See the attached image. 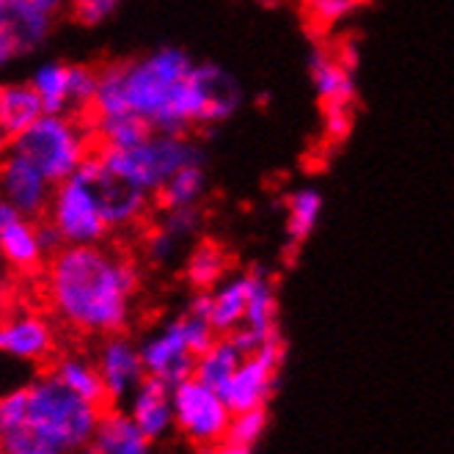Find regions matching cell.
Returning a JSON list of instances; mask_svg holds the SVG:
<instances>
[{
  "mask_svg": "<svg viewBox=\"0 0 454 454\" xmlns=\"http://www.w3.org/2000/svg\"><path fill=\"white\" fill-rule=\"evenodd\" d=\"M141 358L149 375L160 378L171 391L184 380L196 378L199 358L191 353L188 339H184L182 319H174V323L163 325L154 336H149L141 344Z\"/></svg>",
  "mask_w": 454,
  "mask_h": 454,
  "instance_id": "obj_11",
  "label": "cell"
},
{
  "mask_svg": "<svg viewBox=\"0 0 454 454\" xmlns=\"http://www.w3.org/2000/svg\"><path fill=\"white\" fill-rule=\"evenodd\" d=\"M6 149L28 157L52 184L74 176L91 157L89 132L67 114H44L20 138L6 144Z\"/></svg>",
  "mask_w": 454,
  "mask_h": 454,
  "instance_id": "obj_5",
  "label": "cell"
},
{
  "mask_svg": "<svg viewBox=\"0 0 454 454\" xmlns=\"http://www.w3.org/2000/svg\"><path fill=\"white\" fill-rule=\"evenodd\" d=\"M47 221L61 231L67 246H102V239L114 231L105 218L97 184V154H91L74 176L56 184Z\"/></svg>",
  "mask_w": 454,
  "mask_h": 454,
  "instance_id": "obj_6",
  "label": "cell"
},
{
  "mask_svg": "<svg viewBox=\"0 0 454 454\" xmlns=\"http://www.w3.org/2000/svg\"><path fill=\"white\" fill-rule=\"evenodd\" d=\"M193 67L191 56L179 47H157L149 56L124 64L129 111L149 121L152 129L166 132L174 94L191 77Z\"/></svg>",
  "mask_w": 454,
  "mask_h": 454,
  "instance_id": "obj_3",
  "label": "cell"
},
{
  "mask_svg": "<svg viewBox=\"0 0 454 454\" xmlns=\"http://www.w3.org/2000/svg\"><path fill=\"white\" fill-rule=\"evenodd\" d=\"M0 446H4V454H61L56 446H50L42 435H36L28 424L0 435Z\"/></svg>",
  "mask_w": 454,
  "mask_h": 454,
  "instance_id": "obj_31",
  "label": "cell"
},
{
  "mask_svg": "<svg viewBox=\"0 0 454 454\" xmlns=\"http://www.w3.org/2000/svg\"><path fill=\"white\" fill-rule=\"evenodd\" d=\"M28 411H31V391L28 388L9 391L0 399V433H9L28 424Z\"/></svg>",
  "mask_w": 454,
  "mask_h": 454,
  "instance_id": "obj_32",
  "label": "cell"
},
{
  "mask_svg": "<svg viewBox=\"0 0 454 454\" xmlns=\"http://www.w3.org/2000/svg\"><path fill=\"white\" fill-rule=\"evenodd\" d=\"M36 4H39L42 9H47L50 14H59V12L69 4V0H36Z\"/></svg>",
  "mask_w": 454,
  "mask_h": 454,
  "instance_id": "obj_43",
  "label": "cell"
},
{
  "mask_svg": "<svg viewBox=\"0 0 454 454\" xmlns=\"http://www.w3.org/2000/svg\"><path fill=\"white\" fill-rule=\"evenodd\" d=\"M191 314L204 317V319H209V317H212V289H207V292H196V298L191 301Z\"/></svg>",
  "mask_w": 454,
  "mask_h": 454,
  "instance_id": "obj_40",
  "label": "cell"
},
{
  "mask_svg": "<svg viewBox=\"0 0 454 454\" xmlns=\"http://www.w3.org/2000/svg\"><path fill=\"white\" fill-rule=\"evenodd\" d=\"M166 215L160 221V229L168 231L171 237H176L179 243L188 239L199 231L201 226V209L199 207H179V209H163Z\"/></svg>",
  "mask_w": 454,
  "mask_h": 454,
  "instance_id": "obj_36",
  "label": "cell"
},
{
  "mask_svg": "<svg viewBox=\"0 0 454 454\" xmlns=\"http://www.w3.org/2000/svg\"><path fill=\"white\" fill-rule=\"evenodd\" d=\"M28 391H31L28 427L50 446H56L61 454H69V451H80L94 441L105 413L102 408L86 403L83 396L64 386L56 375L34 380Z\"/></svg>",
  "mask_w": 454,
  "mask_h": 454,
  "instance_id": "obj_2",
  "label": "cell"
},
{
  "mask_svg": "<svg viewBox=\"0 0 454 454\" xmlns=\"http://www.w3.org/2000/svg\"><path fill=\"white\" fill-rule=\"evenodd\" d=\"M97 184L102 193V207H105V218H108L111 229H124L138 223L146 209H149V193L136 188L132 182L116 176L108 166L102 163V157L97 154Z\"/></svg>",
  "mask_w": 454,
  "mask_h": 454,
  "instance_id": "obj_14",
  "label": "cell"
},
{
  "mask_svg": "<svg viewBox=\"0 0 454 454\" xmlns=\"http://www.w3.org/2000/svg\"><path fill=\"white\" fill-rule=\"evenodd\" d=\"M182 319V331H184V339H188V347H191V353L199 358V356H204L212 344L218 341V331L212 328V323L209 319H204V317H196V314H184V317H179Z\"/></svg>",
  "mask_w": 454,
  "mask_h": 454,
  "instance_id": "obj_35",
  "label": "cell"
},
{
  "mask_svg": "<svg viewBox=\"0 0 454 454\" xmlns=\"http://www.w3.org/2000/svg\"><path fill=\"white\" fill-rule=\"evenodd\" d=\"M44 116V102L28 83H6L0 91V136L6 144L20 138L31 124Z\"/></svg>",
  "mask_w": 454,
  "mask_h": 454,
  "instance_id": "obj_18",
  "label": "cell"
},
{
  "mask_svg": "<svg viewBox=\"0 0 454 454\" xmlns=\"http://www.w3.org/2000/svg\"><path fill=\"white\" fill-rule=\"evenodd\" d=\"M243 361H246V356L239 353V347L229 336H223V339H218L215 344H212L204 356H199L196 378L221 394L229 386V380L234 378V372L239 369V364H243Z\"/></svg>",
  "mask_w": 454,
  "mask_h": 454,
  "instance_id": "obj_22",
  "label": "cell"
},
{
  "mask_svg": "<svg viewBox=\"0 0 454 454\" xmlns=\"http://www.w3.org/2000/svg\"><path fill=\"white\" fill-rule=\"evenodd\" d=\"M281 364H284L281 336L262 344L254 356H246V361L239 364L229 386L221 391L229 411L246 413V411L267 408V403H270V396L276 391V383H278Z\"/></svg>",
  "mask_w": 454,
  "mask_h": 454,
  "instance_id": "obj_8",
  "label": "cell"
},
{
  "mask_svg": "<svg viewBox=\"0 0 454 454\" xmlns=\"http://www.w3.org/2000/svg\"><path fill=\"white\" fill-rule=\"evenodd\" d=\"M67 6L80 25L94 28V25H102L105 20H111L119 12L121 0H69Z\"/></svg>",
  "mask_w": 454,
  "mask_h": 454,
  "instance_id": "obj_37",
  "label": "cell"
},
{
  "mask_svg": "<svg viewBox=\"0 0 454 454\" xmlns=\"http://www.w3.org/2000/svg\"><path fill=\"white\" fill-rule=\"evenodd\" d=\"M52 17L36 0H0V61L36 52L52 31Z\"/></svg>",
  "mask_w": 454,
  "mask_h": 454,
  "instance_id": "obj_9",
  "label": "cell"
},
{
  "mask_svg": "<svg viewBox=\"0 0 454 454\" xmlns=\"http://www.w3.org/2000/svg\"><path fill=\"white\" fill-rule=\"evenodd\" d=\"M97 154L116 176L132 182L136 188L146 191L149 196H157L166 188V182L182 168H188L193 163H204L201 149L191 138L174 136V132H160V129H154L144 144L132 149L99 146Z\"/></svg>",
  "mask_w": 454,
  "mask_h": 454,
  "instance_id": "obj_4",
  "label": "cell"
},
{
  "mask_svg": "<svg viewBox=\"0 0 454 454\" xmlns=\"http://www.w3.org/2000/svg\"><path fill=\"white\" fill-rule=\"evenodd\" d=\"M248 273L234 276L229 281H221L212 289V317L209 323L221 336L234 333L239 325L246 323V311H248Z\"/></svg>",
  "mask_w": 454,
  "mask_h": 454,
  "instance_id": "obj_20",
  "label": "cell"
},
{
  "mask_svg": "<svg viewBox=\"0 0 454 454\" xmlns=\"http://www.w3.org/2000/svg\"><path fill=\"white\" fill-rule=\"evenodd\" d=\"M91 111L97 119L132 114L129 102H127V89H124V64H111L99 72V83H97Z\"/></svg>",
  "mask_w": 454,
  "mask_h": 454,
  "instance_id": "obj_29",
  "label": "cell"
},
{
  "mask_svg": "<svg viewBox=\"0 0 454 454\" xmlns=\"http://www.w3.org/2000/svg\"><path fill=\"white\" fill-rule=\"evenodd\" d=\"M199 454H215V446H201Z\"/></svg>",
  "mask_w": 454,
  "mask_h": 454,
  "instance_id": "obj_45",
  "label": "cell"
},
{
  "mask_svg": "<svg viewBox=\"0 0 454 454\" xmlns=\"http://www.w3.org/2000/svg\"><path fill=\"white\" fill-rule=\"evenodd\" d=\"M336 56H339L347 67H350V69L356 72V67H358V50H356L353 44H344V47L336 52Z\"/></svg>",
  "mask_w": 454,
  "mask_h": 454,
  "instance_id": "obj_41",
  "label": "cell"
},
{
  "mask_svg": "<svg viewBox=\"0 0 454 454\" xmlns=\"http://www.w3.org/2000/svg\"><path fill=\"white\" fill-rule=\"evenodd\" d=\"M138 286V267L105 246H64L47 259L50 306L77 331L121 333Z\"/></svg>",
  "mask_w": 454,
  "mask_h": 454,
  "instance_id": "obj_1",
  "label": "cell"
},
{
  "mask_svg": "<svg viewBox=\"0 0 454 454\" xmlns=\"http://www.w3.org/2000/svg\"><path fill=\"white\" fill-rule=\"evenodd\" d=\"M323 215V193L314 188H301L286 199V234L292 243H303Z\"/></svg>",
  "mask_w": 454,
  "mask_h": 454,
  "instance_id": "obj_26",
  "label": "cell"
},
{
  "mask_svg": "<svg viewBox=\"0 0 454 454\" xmlns=\"http://www.w3.org/2000/svg\"><path fill=\"white\" fill-rule=\"evenodd\" d=\"M64 386H69L74 394H80L86 399V403L97 405V408H111V394H108V386H105L99 369L80 361V358H67L56 366L52 372Z\"/></svg>",
  "mask_w": 454,
  "mask_h": 454,
  "instance_id": "obj_23",
  "label": "cell"
},
{
  "mask_svg": "<svg viewBox=\"0 0 454 454\" xmlns=\"http://www.w3.org/2000/svg\"><path fill=\"white\" fill-rule=\"evenodd\" d=\"M91 446L99 454H152V438H146L138 421L114 408L102 413Z\"/></svg>",
  "mask_w": 454,
  "mask_h": 454,
  "instance_id": "obj_19",
  "label": "cell"
},
{
  "mask_svg": "<svg viewBox=\"0 0 454 454\" xmlns=\"http://www.w3.org/2000/svg\"><path fill=\"white\" fill-rule=\"evenodd\" d=\"M171 405L176 427L193 443L218 446L226 441L234 413L215 388H209L199 378H191L171 391Z\"/></svg>",
  "mask_w": 454,
  "mask_h": 454,
  "instance_id": "obj_7",
  "label": "cell"
},
{
  "mask_svg": "<svg viewBox=\"0 0 454 454\" xmlns=\"http://www.w3.org/2000/svg\"><path fill=\"white\" fill-rule=\"evenodd\" d=\"M31 86L44 102V114H67L72 111L69 102V67L61 61H47L36 67L31 74Z\"/></svg>",
  "mask_w": 454,
  "mask_h": 454,
  "instance_id": "obj_25",
  "label": "cell"
},
{
  "mask_svg": "<svg viewBox=\"0 0 454 454\" xmlns=\"http://www.w3.org/2000/svg\"><path fill=\"white\" fill-rule=\"evenodd\" d=\"M97 369H99L105 386H108L111 403L124 399L127 394H136V388L149 375L146 366H144V358H141V347H136L119 333L102 344Z\"/></svg>",
  "mask_w": 454,
  "mask_h": 454,
  "instance_id": "obj_13",
  "label": "cell"
},
{
  "mask_svg": "<svg viewBox=\"0 0 454 454\" xmlns=\"http://www.w3.org/2000/svg\"><path fill=\"white\" fill-rule=\"evenodd\" d=\"M0 251L17 273H36L47 254L39 239V221L25 218L12 204H0Z\"/></svg>",
  "mask_w": 454,
  "mask_h": 454,
  "instance_id": "obj_12",
  "label": "cell"
},
{
  "mask_svg": "<svg viewBox=\"0 0 454 454\" xmlns=\"http://www.w3.org/2000/svg\"><path fill=\"white\" fill-rule=\"evenodd\" d=\"M0 191H4V201L12 204L25 218L42 221L52 201V184L28 157H22L14 149H6L4 168H0Z\"/></svg>",
  "mask_w": 454,
  "mask_h": 454,
  "instance_id": "obj_10",
  "label": "cell"
},
{
  "mask_svg": "<svg viewBox=\"0 0 454 454\" xmlns=\"http://www.w3.org/2000/svg\"><path fill=\"white\" fill-rule=\"evenodd\" d=\"M207 191V174L204 163H193L174 174L166 188L157 193V204L163 209H179V207H199L201 196Z\"/></svg>",
  "mask_w": 454,
  "mask_h": 454,
  "instance_id": "obj_28",
  "label": "cell"
},
{
  "mask_svg": "<svg viewBox=\"0 0 454 454\" xmlns=\"http://www.w3.org/2000/svg\"><path fill=\"white\" fill-rule=\"evenodd\" d=\"M97 83H99V72L77 64L69 67V102L72 108H91L94 94H97Z\"/></svg>",
  "mask_w": 454,
  "mask_h": 454,
  "instance_id": "obj_33",
  "label": "cell"
},
{
  "mask_svg": "<svg viewBox=\"0 0 454 454\" xmlns=\"http://www.w3.org/2000/svg\"><path fill=\"white\" fill-rule=\"evenodd\" d=\"M0 350L17 361H42L52 350V331L36 314H14L0 328Z\"/></svg>",
  "mask_w": 454,
  "mask_h": 454,
  "instance_id": "obj_16",
  "label": "cell"
},
{
  "mask_svg": "<svg viewBox=\"0 0 454 454\" xmlns=\"http://www.w3.org/2000/svg\"><path fill=\"white\" fill-rule=\"evenodd\" d=\"M176 248H179V239L176 237H171L168 231H163V229H157V231H152L149 234V239H146V256L152 259V262H168L174 254H176Z\"/></svg>",
  "mask_w": 454,
  "mask_h": 454,
  "instance_id": "obj_39",
  "label": "cell"
},
{
  "mask_svg": "<svg viewBox=\"0 0 454 454\" xmlns=\"http://www.w3.org/2000/svg\"><path fill=\"white\" fill-rule=\"evenodd\" d=\"M248 311H246V328L256 331L264 341H270L278 336V301H276V289L273 281L262 267H254L248 270Z\"/></svg>",
  "mask_w": 454,
  "mask_h": 454,
  "instance_id": "obj_21",
  "label": "cell"
},
{
  "mask_svg": "<svg viewBox=\"0 0 454 454\" xmlns=\"http://www.w3.org/2000/svg\"><path fill=\"white\" fill-rule=\"evenodd\" d=\"M215 454H254V451H251V446H237V443L223 441L215 446Z\"/></svg>",
  "mask_w": 454,
  "mask_h": 454,
  "instance_id": "obj_42",
  "label": "cell"
},
{
  "mask_svg": "<svg viewBox=\"0 0 454 454\" xmlns=\"http://www.w3.org/2000/svg\"><path fill=\"white\" fill-rule=\"evenodd\" d=\"M77 454H99V451H97V449H94V446L89 443V446H83V449H80Z\"/></svg>",
  "mask_w": 454,
  "mask_h": 454,
  "instance_id": "obj_44",
  "label": "cell"
},
{
  "mask_svg": "<svg viewBox=\"0 0 454 454\" xmlns=\"http://www.w3.org/2000/svg\"><path fill=\"white\" fill-rule=\"evenodd\" d=\"M353 129V105H323V132L331 144H341L347 141Z\"/></svg>",
  "mask_w": 454,
  "mask_h": 454,
  "instance_id": "obj_38",
  "label": "cell"
},
{
  "mask_svg": "<svg viewBox=\"0 0 454 454\" xmlns=\"http://www.w3.org/2000/svg\"><path fill=\"white\" fill-rule=\"evenodd\" d=\"M226 267H229V259L221 251V246L201 243L199 248H193L188 264H184V278H188V284L196 292H207V289H215L223 281Z\"/></svg>",
  "mask_w": 454,
  "mask_h": 454,
  "instance_id": "obj_27",
  "label": "cell"
},
{
  "mask_svg": "<svg viewBox=\"0 0 454 454\" xmlns=\"http://www.w3.org/2000/svg\"><path fill=\"white\" fill-rule=\"evenodd\" d=\"M267 408H256V411H246V413H234L231 416V424H229V433H226V441L229 443H237V446H251L264 435L267 430Z\"/></svg>",
  "mask_w": 454,
  "mask_h": 454,
  "instance_id": "obj_30",
  "label": "cell"
},
{
  "mask_svg": "<svg viewBox=\"0 0 454 454\" xmlns=\"http://www.w3.org/2000/svg\"><path fill=\"white\" fill-rule=\"evenodd\" d=\"M309 74L317 97L323 105L339 102V105H353L356 102V72L347 67L339 56H331L325 50H314L309 59Z\"/></svg>",
  "mask_w": 454,
  "mask_h": 454,
  "instance_id": "obj_17",
  "label": "cell"
},
{
  "mask_svg": "<svg viewBox=\"0 0 454 454\" xmlns=\"http://www.w3.org/2000/svg\"><path fill=\"white\" fill-rule=\"evenodd\" d=\"M149 121H144L136 114H121V116H108V119H97L94 124V136L99 138V146L105 149H132L144 144L152 136Z\"/></svg>",
  "mask_w": 454,
  "mask_h": 454,
  "instance_id": "obj_24",
  "label": "cell"
},
{
  "mask_svg": "<svg viewBox=\"0 0 454 454\" xmlns=\"http://www.w3.org/2000/svg\"><path fill=\"white\" fill-rule=\"evenodd\" d=\"M129 416L138 421L146 438H152V441L163 438L176 424L174 405H171V388L160 378L146 375V380L136 388V394H132Z\"/></svg>",
  "mask_w": 454,
  "mask_h": 454,
  "instance_id": "obj_15",
  "label": "cell"
},
{
  "mask_svg": "<svg viewBox=\"0 0 454 454\" xmlns=\"http://www.w3.org/2000/svg\"><path fill=\"white\" fill-rule=\"evenodd\" d=\"M361 4L364 0H306V9L319 28H331L339 20L350 17Z\"/></svg>",
  "mask_w": 454,
  "mask_h": 454,
  "instance_id": "obj_34",
  "label": "cell"
}]
</instances>
